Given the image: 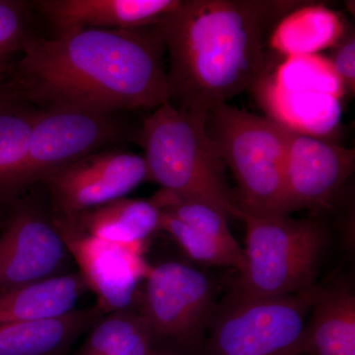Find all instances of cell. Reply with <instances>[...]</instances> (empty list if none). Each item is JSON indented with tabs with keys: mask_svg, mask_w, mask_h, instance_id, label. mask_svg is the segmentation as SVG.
Wrapping results in <instances>:
<instances>
[{
	"mask_svg": "<svg viewBox=\"0 0 355 355\" xmlns=\"http://www.w3.org/2000/svg\"><path fill=\"white\" fill-rule=\"evenodd\" d=\"M23 102L100 114L155 110L170 101L156 25L79 29L28 40L13 65Z\"/></svg>",
	"mask_w": 355,
	"mask_h": 355,
	"instance_id": "cell-1",
	"label": "cell"
},
{
	"mask_svg": "<svg viewBox=\"0 0 355 355\" xmlns=\"http://www.w3.org/2000/svg\"><path fill=\"white\" fill-rule=\"evenodd\" d=\"M305 1L181 0L156 27L169 67L170 102L196 113L246 90L268 71L266 35Z\"/></svg>",
	"mask_w": 355,
	"mask_h": 355,
	"instance_id": "cell-2",
	"label": "cell"
},
{
	"mask_svg": "<svg viewBox=\"0 0 355 355\" xmlns=\"http://www.w3.org/2000/svg\"><path fill=\"white\" fill-rule=\"evenodd\" d=\"M205 116L170 101L147 116L139 139L149 180L178 198L205 203L226 218L240 219L242 211L224 176L226 166L205 132Z\"/></svg>",
	"mask_w": 355,
	"mask_h": 355,
	"instance_id": "cell-3",
	"label": "cell"
},
{
	"mask_svg": "<svg viewBox=\"0 0 355 355\" xmlns=\"http://www.w3.org/2000/svg\"><path fill=\"white\" fill-rule=\"evenodd\" d=\"M205 132L237 184L238 207L250 216H282L287 128L227 103L207 111Z\"/></svg>",
	"mask_w": 355,
	"mask_h": 355,
	"instance_id": "cell-4",
	"label": "cell"
},
{
	"mask_svg": "<svg viewBox=\"0 0 355 355\" xmlns=\"http://www.w3.org/2000/svg\"><path fill=\"white\" fill-rule=\"evenodd\" d=\"M240 220L246 225L245 266L233 289L258 297H279L317 286L329 243L323 219L242 212Z\"/></svg>",
	"mask_w": 355,
	"mask_h": 355,
	"instance_id": "cell-5",
	"label": "cell"
},
{
	"mask_svg": "<svg viewBox=\"0 0 355 355\" xmlns=\"http://www.w3.org/2000/svg\"><path fill=\"white\" fill-rule=\"evenodd\" d=\"M317 287L279 297L231 289L216 306L198 355H304Z\"/></svg>",
	"mask_w": 355,
	"mask_h": 355,
	"instance_id": "cell-6",
	"label": "cell"
},
{
	"mask_svg": "<svg viewBox=\"0 0 355 355\" xmlns=\"http://www.w3.org/2000/svg\"><path fill=\"white\" fill-rule=\"evenodd\" d=\"M142 314L154 340H166L198 355L216 309L214 282L193 266L167 261L151 266Z\"/></svg>",
	"mask_w": 355,
	"mask_h": 355,
	"instance_id": "cell-7",
	"label": "cell"
},
{
	"mask_svg": "<svg viewBox=\"0 0 355 355\" xmlns=\"http://www.w3.org/2000/svg\"><path fill=\"white\" fill-rule=\"evenodd\" d=\"M125 132L113 114L50 107L39 110L16 193L43 181L58 168L98 153Z\"/></svg>",
	"mask_w": 355,
	"mask_h": 355,
	"instance_id": "cell-8",
	"label": "cell"
},
{
	"mask_svg": "<svg viewBox=\"0 0 355 355\" xmlns=\"http://www.w3.org/2000/svg\"><path fill=\"white\" fill-rule=\"evenodd\" d=\"M149 175L144 155L98 151L62 166L43 179L55 218L70 219L100 205L125 198Z\"/></svg>",
	"mask_w": 355,
	"mask_h": 355,
	"instance_id": "cell-9",
	"label": "cell"
},
{
	"mask_svg": "<svg viewBox=\"0 0 355 355\" xmlns=\"http://www.w3.org/2000/svg\"><path fill=\"white\" fill-rule=\"evenodd\" d=\"M69 258L55 218L23 203L0 235V295L67 273Z\"/></svg>",
	"mask_w": 355,
	"mask_h": 355,
	"instance_id": "cell-10",
	"label": "cell"
},
{
	"mask_svg": "<svg viewBox=\"0 0 355 355\" xmlns=\"http://www.w3.org/2000/svg\"><path fill=\"white\" fill-rule=\"evenodd\" d=\"M354 167V149L287 128L282 216L330 207Z\"/></svg>",
	"mask_w": 355,
	"mask_h": 355,
	"instance_id": "cell-11",
	"label": "cell"
},
{
	"mask_svg": "<svg viewBox=\"0 0 355 355\" xmlns=\"http://www.w3.org/2000/svg\"><path fill=\"white\" fill-rule=\"evenodd\" d=\"M55 221L89 291L97 296L98 307L105 315L130 308L151 268L144 258V246L107 241Z\"/></svg>",
	"mask_w": 355,
	"mask_h": 355,
	"instance_id": "cell-12",
	"label": "cell"
},
{
	"mask_svg": "<svg viewBox=\"0 0 355 355\" xmlns=\"http://www.w3.org/2000/svg\"><path fill=\"white\" fill-rule=\"evenodd\" d=\"M181 0H43V14L57 34L79 29H139L157 24Z\"/></svg>",
	"mask_w": 355,
	"mask_h": 355,
	"instance_id": "cell-13",
	"label": "cell"
},
{
	"mask_svg": "<svg viewBox=\"0 0 355 355\" xmlns=\"http://www.w3.org/2000/svg\"><path fill=\"white\" fill-rule=\"evenodd\" d=\"M304 355H355L354 282L318 284L305 334Z\"/></svg>",
	"mask_w": 355,
	"mask_h": 355,
	"instance_id": "cell-14",
	"label": "cell"
},
{
	"mask_svg": "<svg viewBox=\"0 0 355 355\" xmlns=\"http://www.w3.org/2000/svg\"><path fill=\"white\" fill-rule=\"evenodd\" d=\"M268 118L293 132L326 139L340 121V100L316 93L288 91L273 83L268 71L252 89Z\"/></svg>",
	"mask_w": 355,
	"mask_h": 355,
	"instance_id": "cell-15",
	"label": "cell"
},
{
	"mask_svg": "<svg viewBox=\"0 0 355 355\" xmlns=\"http://www.w3.org/2000/svg\"><path fill=\"white\" fill-rule=\"evenodd\" d=\"M104 315L96 305L53 319L0 324V355L60 354Z\"/></svg>",
	"mask_w": 355,
	"mask_h": 355,
	"instance_id": "cell-16",
	"label": "cell"
},
{
	"mask_svg": "<svg viewBox=\"0 0 355 355\" xmlns=\"http://www.w3.org/2000/svg\"><path fill=\"white\" fill-rule=\"evenodd\" d=\"M160 210L153 200L121 198L73 218L58 220L79 232L107 241L144 246L146 240L160 230Z\"/></svg>",
	"mask_w": 355,
	"mask_h": 355,
	"instance_id": "cell-17",
	"label": "cell"
},
{
	"mask_svg": "<svg viewBox=\"0 0 355 355\" xmlns=\"http://www.w3.org/2000/svg\"><path fill=\"white\" fill-rule=\"evenodd\" d=\"M89 291L80 272H67L0 295V324L39 321L69 314Z\"/></svg>",
	"mask_w": 355,
	"mask_h": 355,
	"instance_id": "cell-18",
	"label": "cell"
},
{
	"mask_svg": "<svg viewBox=\"0 0 355 355\" xmlns=\"http://www.w3.org/2000/svg\"><path fill=\"white\" fill-rule=\"evenodd\" d=\"M347 26L335 11L322 4H303L279 21L272 29L270 46L288 57L317 55L333 48Z\"/></svg>",
	"mask_w": 355,
	"mask_h": 355,
	"instance_id": "cell-19",
	"label": "cell"
},
{
	"mask_svg": "<svg viewBox=\"0 0 355 355\" xmlns=\"http://www.w3.org/2000/svg\"><path fill=\"white\" fill-rule=\"evenodd\" d=\"M23 103L0 110V193L15 195L38 110Z\"/></svg>",
	"mask_w": 355,
	"mask_h": 355,
	"instance_id": "cell-20",
	"label": "cell"
},
{
	"mask_svg": "<svg viewBox=\"0 0 355 355\" xmlns=\"http://www.w3.org/2000/svg\"><path fill=\"white\" fill-rule=\"evenodd\" d=\"M160 212V230L171 236L191 261L198 265L231 268L237 272H242L245 257L239 244L222 242L189 227L169 214Z\"/></svg>",
	"mask_w": 355,
	"mask_h": 355,
	"instance_id": "cell-21",
	"label": "cell"
},
{
	"mask_svg": "<svg viewBox=\"0 0 355 355\" xmlns=\"http://www.w3.org/2000/svg\"><path fill=\"white\" fill-rule=\"evenodd\" d=\"M268 76L284 90L316 93L340 100L347 96L329 60L318 55L288 57Z\"/></svg>",
	"mask_w": 355,
	"mask_h": 355,
	"instance_id": "cell-22",
	"label": "cell"
},
{
	"mask_svg": "<svg viewBox=\"0 0 355 355\" xmlns=\"http://www.w3.org/2000/svg\"><path fill=\"white\" fill-rule=\"evenodd\" d=\"M149 327L141 311L128 308L110 313L98 322L76 355H112L128 338Z\"/></svg>",
	"mask_w": 355,
	"mask_h": 355,
	"instance_id": "cell-23",
	"label": "cell"
},
{
	"mask_svg": "<svg viewBox=\"0 0 355 355\" xmlns=\"http://www.w3.org/2000/svg\"><path fill=\"white\" fill-rule=\"evenodd\" d=\"M28 18L27 2L0 0V70L13 69V58L21 53L31 38Z\"/></svg>",
	"mask_w": 355,
	"mask_h": 355,
	"instance_id": "cell-24",
	"label": "cell"
},
{
	"mask_svg": "<svg viewBox=\"0 0 355 355\" xmlns=\"http://www.w3.org/2000/svg\"><path fill=\"white\" fill-rule=\"evenodd\" d=\"M329 62L340 79L345 94L352 97L355 92V34L354 29L347 27L342 38L331 48Z\"/></svg>",
	"mask_w": 355,
	"mask_h": 355,
	"instance_id": "cell-25",
	"label": "cell"
},
{
	"mask_svg": "<svg viewBox=\"0 0 355 355\" xmlns=\"http://www.w3.org/2000/svg\"><path fill=\"white\" fill-rule=\"evenodd\" d=\"M155 343L150 328L135 334L112 355H150Z\"/></svg>",
	"mask_w": 355,
	"mask_h": 355,
	"instance_id": "cell-26",
	"label": "cell"
},
{
	"mask_svg": "<svg viewBox=\"0 0 355 355\" xmlns=\"http://www.w3.org/2000/svg\"><path fill=\"white\" fill-rule=\"evenodd\" d=\"M23 102L13 76V69L0 70V110Z\"/></svg>",
	"mask_w": 355,
	"mask_h": 355,
	"instance_id": "cell-27",
	"label": "cell"
},
{
	"mask_svg": "<svg viewBox=\"0 0 355 355\" xmlns=\"http://www.w3.org/2000/svg\"><path fill=\"white\" fill-rule=\"evenodd\" d=\"M150 355H171V354H153V352H151Z\"/></svg>",
	"mask_w": 355,
	"mask_h": 355,
	"instance_id": "cell-28",
	"label": "cell"
}]
</instances>
